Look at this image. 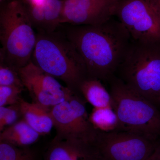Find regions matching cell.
Listing matches in <instances>:
<instances>
[{
	"label": "cell",
	"mask_w": 160,
	"mask_h": 160,
	"mask_svg": "<svg viewBox=\"0 0 160 160\" xmlns=\"http://www.w3.org/2000/svg\"><path fill=\"white\" fill-rule=\"evenodd\" d=\"M85 63L87 78L103 82L115 75L131 38L118 20L98 26H70L64 31Z\"/></svg>",
	"instance_id": "6da1fadb"
},
{
	"label": "cell",
	"mask_w": 160,
	"mask_h": 160,
	"mask_svg": "<svg viewBox=\"0 0 160 160\" xmlns=\"http://www.w3.org/2000/svg\"><path fill=\"white\" fill-rule=\"evenodd\" d=\"M31 61L46 73L79 93L80 85L87 78L85 63L64 32H38Z\"/></svg>",
	"instance_id": "7a4b0ae2"
},
{
	"label": "cell",
	"mask_w": 160,
	"mask_h": 160,
	"mask_svg": "<svg viewBox=\"0 0 160 160\" xmlns=\"http://www.w3.org/2000/svg\"><path fill=\"white\" fill-rule=\"evenodd\" d=\"M112 107L117 115L118 130L130 132L152 141L160 139V110L115 75L108 81Z\"/></svg>",
	"instance_id": "3957f363"
},
{
	"label": "cell",
	"mask_w": 160,
	"mask_h": 160,
	"mask_svg": "<svg viewBox=\"0 0 160 160\" xmlns=\"http://www.w3.org/2000/svg\"><path fill=\"white\" fill-rule=\"evenodd\" d=\"M29 15L21 0H12L0 10V62L18 70L31 61L37 41Z\"/></svg>",
	"instance_id": "277c9868"
},
{
	"label": "cell",
	"mask_w": 160,
	"mask_h": 160,
	"mask_svg": "<svg viewBox=\"0 0 160 160\" xmlns=\"http://www.w3.org/2000/svg\"><path fill=\"white\" fill-rule=\"evenodd\" d=\"M132 89L160 106V45L131 39L115 74Z\"/></svg>",
	"instance_id": "5b68a950"
},
{
	"label": "cell",
	"mask_w": 160,
	"mask_h": 160,
	"mask_svg": "<svg viewBox=\"0 0 160 160\" xmlns=\"http://www.w3.org/2000/svg\"><path fill=\"white\" fill-rule=\"evenodd\" d=\"M85 101L81 95L74 93L52 107L49 112L56 132L55 138L94 142L100 131L90 122Z\"/></svg>",
	"instance_id": "8992f818"
},
{
	"label": "cell",
	"mask_w": 160,
	"mask_h": 160,
	"mask_svg": "<svg viewBox=\"0 0 160 160\" xmlns=\"http://www.w3.org/2000/svg\"><path fill=\"white\" fill-rule=\"evenodd\" d=\"M115 16L132 40L160 45V6L156 0H122Z\"/></svg>",
	"instance_id": "52a82bcc"
},
{
	"label": "cell",
	"mask_w": 160,
	"mask_h": 160,
	"mask_svg": "<svg viewBox=\"0 0 160 160\" xmlns=\"http://www.w3.org/2000/svg\"><path fill=\"white\" fill-rule=\"evenodd\" d=\"M157 142L130 132L115 130L99 131L93 144L99 160H147Z\"/></svg>",
	"instance_id": "ba28073f"
},
{
	"label": "cell",
	"mask_w": 160,
	"mask_h": 160,
	"mask_svg": "<svg viewBox=\"0 0 160 160\" xmlns=\"http://www.w3.org/2000/svg\"><path fill=\"white\" fill-rule=\"evenodd\" d=\"M18 72L32 102L46 108L51 109L75 93L63 86L57 79L46 73L31 61Z\"/></svg>",
	"instance_id": "9c48e42d"
},
{
	"label": "cell",
	"mask_w": 160,
	"mask_h": 160,
	"mask_svg": "<svg viewBox=\"0 0 160 160\" xmlns=\"http://www.w3.org/2000/svg\"><path fill=\"white\" fill-rule=\"evenodd\" d=\"M122 0H63L61 24L98 26L115 16Z\"/></svg>",
	"instance_id": "30bf717a"
},
{
	"label": "cell",
	"mask_w": 160,
	"mask_h": 160,
	"mask_svg": "<svg viewBox=\"0 0 160 160\" xmlns=\"http://www.w3.org/2000/svg\"><path fill=\"white\" fill-rule=\"evenodd\" d=\"M22 3L38 32H53L61 25L63 0H27Z\"/></svg>",
	"instance_id": "8fae6325"
},
{
	"label": "cell",
	"mask_w": 160,
	"mask_h": 160,
	"mask_svg": "<svg viewBox=\"0 0 160 160\" xmlns=\"http://www.w3.org/2000/svg\"><path fill=\"white\" fill-rule=\"evenodd\" d=\"M45 160H99L93 143L54 138L49 144Z\"/></svg>",
	"instance_id": "7c38bea8"
},
{
	"label": "cell",
	"mask_w": 160,
	"mask_h": 160,
	"mask_svg": "<svg viewBox=\"0 0 160 160\" xmlns=\"http://www.w3.org/2000/svg\"><path fill=\"white\" fill-rule=\"evenodd\" d=\"M20 110L23 119L41 135L49 133L53 127L50 109L37 103L20 100Z\"/></svg>",
	"instance_id": "4fadbf2b"
},
{
	"label": "cell",
	"mask_w": 160,
	"mask_h": 160,
	"mask_svg": "<svg viewBox=\"0 0 160 160\" xmlns=\"http://www.w3.org/2000/svg\"><path fill=\"white\" fill-rule=\"evenodd\" d=\"M40 135L22 119L1 132L0 142L18 147H29L37 142Z\"/></svg>",
	"instance_id": "5bb4252c"
},
{
	"label": "cell",
	"mask_w": 160,
	"mask_h": 160,
	"mask_svg": "<svg viewBox=\"0 0 160 160\" xmlns=\"http://www.w3.org/2000/svg\"><path fill=\"white\" fill-rule=\"evenodd\" d=\"M80 94L94 108L112 107V99L101 80L86 78L79 87Z\"/></svg>",
	"instance_id": "9a60e30c"
},
{
	"label": "cell",
	"mask_w": 160,
	"mask_h": 160,
	"mask_svg": "<svg viewBox=\"0 0 160 160\" xmlns=\"http://www.w3.org/2000/svg\"><path fill=\"white\" fill-rule=\"evenodd\" d=\"M89 118L92 124L99 131L109 132L119 130L118 119L112 107H94Z\"/></svg>",
	"instance_id": "2e32d148"
},
{
	"label": "cell",
	"mask_w": 160,
	"mask_h": 160,
	"mask_svg": "<svg viewBox=\"0 0 160 160\" xmlns=\"http://www.w3.org/2000/svg\"><path fill=\"white\" fill-rule=\"evenodd\" d=\"M0 160H36V157L29 147H18L0 142Z\"/></svg>",
	"instance_id": "e0dca14e"
},
{
	"label": "cell",
	"mask_w": 160,
	"mask_h": 160,
	"mask_svg": "<svg viewBox=\"0 0 160 160\" xmlns=\"http://www.w3.org/2000/svg\"><path fill=\"white\" fill-rule=\"evenodd\" d=\"M0 86L24 88L18 70L2 62H0Z\"/></svg>",
	"instance_id": "ac0fdd59"
},
{
	"label": "cell",
	"mask_w": 160,
	"mask_h": 160,
	"mask_svg": "<svg viewBox=\"0 0 160 160\" xmlns=\"http://www.w3.org/2000/svg\"><path fill=\"white\" fill-rule=\"evenodd\" d=\"M22 115L19 105L0 106V131L18 122Z\"/></svg>",
	"instance_id": "d6986e66"
},
{
	"label": "cell",
	"mask_w": 160,
	"mask_h": 160,
	"mask_svg": "<svg viewBox=\"0 0 160 160\" xmlns=\"http://www.w3.org/2000/svg\"><path fill=\"white\" fill-rule=\"evenodd\" d=\"M23 89L17 86H0V106L18 104Z\"/></svg>",
	"instance_id": "ffe728a7"
},
{
	"label": "cell",
	"mask_w": 160,
	"mask_h": 160,
	"mask_svg": "<svg viewBox=\"0 0 160 160\" xmlns=\"http://www.w3.org/2000/svg\"><path fill=\"white\" fill-rule=\"evenodd\" d=\"M150 158L151 160H160V139L158 141L154 152Z\"/></svg>",
	"instance_id": "44dd1931"
},
{
	"label": "cell",
	"mask_w": 160,
	"mask_h": 160,
	"mask_svg": "<svg viewBox=\"0 0 160 160\" xmlns=\"http://www.w3.org/2000/svg\"><path fill=\"white\" fill-rule=\"evenodd\" d=\"M157 2H158V4L159 5V6H160V0H156Z\"/></svg>",
	"instance_id": "7402d4cb"
},
{
	"label": "cell",
	"mask_w": 160,
	"mask_h": 160,
	"mask_svg": "<svg viewBox=\"0 0 160 160\" xmlns=\"http://www.w3.org/2000/svg\"><path fill=\"white\" fill-rule=\"evenodd\" d=\"M3 1V0H0V2H2Z\"/></svg>",
	"instance_id": "603a6c76"
},
{
	"label": "cell",
	"mask_w": 160,
	"mask_h": 160,
	"mask_svg": "<svg viewBox=\"0 0 160 160\" xmlns=\"http://www.w3.org/2000/svg\"><path fill=\"white\" fill-rule=\"evenodd\" d=\"M147 160H151V159H150V158H149V159Z\"/></svg>",
	"instance_id": "cb8c5ba5"
},
{
	"label": "cell",
	"mask_w": 160,
	"mask_h": 160,
	"mask_svg": "<svg viewBox=\"0 0 160 160\" xmlns=\"http://www.w3.org/2000/svg\"></svg>",
	"instance_id": "d4e9b609"
}]
</instances>
